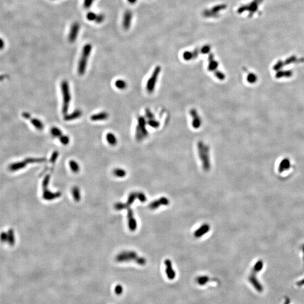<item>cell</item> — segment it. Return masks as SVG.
<instances>
[{"label": "cell", "mask_w": 304, "mask_h": 304, "mask_svg": "<svg viewBox=\"0 0 304 304\" xmlns=\"http://www.w3.org/2000/svg\"><path fill=\"white\" fill-rule=\"evenodd\" d=\"M210 226L207 224H203L200 228H199L194 233V235L196 238H200L204 235L205 234L209 232Z\"/></svg>", "instance_id": "obj_17"}, {"label": "cell", "mask_w": 304, "mask_h": 304, "mask_svg": "<svg viewBox=\"0 0 304 304\" xmlns=\"http://www.w3.org/2000/svg\"><path fill=\"white\" fill-rule=\"evenodd\" d=\"M303 252H304V245H303Z\"/></svg>", "instance_id": "obj_47"}, {"label": "cell", "mask_w": 304, "mask_h": 304, "mask_svg": "<svg viewBox=\"0 0 304 304\" xmlns=\"http://www.w3.org/2000/svg\"><path fill=\"white\" fill-rule=\"evenodd\" d=\"M183 58L185 60H190L192 59H194L193 52H192V51L184 52V53L183 54Z\"/></svg>", "instance_id": "obj_33"}, {"label": "cell", "mask_w": 304, "mask_h": 304, "mask_svg": "<svg viewBox=\"0 0 304 304\" xmlns=\"http://www.w3.org/2000/svg\"><path fill=\"white\" fill-rule=\"evenodd\" d=\"M256 273L252 271L251 275H250L248 278L249 282L251 283V284L253 286V287L255 288V290L257 291L258 292H262L263 291V287L262 285L258 281L256 277Z\"/></svg>", "instance_id": "obj_16"}, {"label": "cell", "mask_w": 304, "mask_h": 304, "mask_svg": "<svg viewBox=\"0 0 304 304\" xmlns=\"http://www.w3.org/2000/svg\"><path fill=\"white\" fill-rule=\"evenodd\" d=\"M4 47V42L3 40L0 38V49H3Z\"/></svg>", "instance_id": "obj_43"}, {"label": "cell", "mask_w": 304, "mask_h": 304, "mask_svg": "<svg viewBox=\"0 0 304 304\" xmlns=\"http://www.w3.org/2000/svg\"><path fill=\"white\" fill-rule=\"evenodd\" d=\"M50 132L52 136L55 138H59L63 135L62 130L57 127H52L51 129Z\"/></svg>", "instance_id": "obj_27"}, {"label": "cell", "mask_w": 304, "mask_h": 304, "mask_svg": "<svg viewBox=\"0 0 304 304\" xmlns=\"http://www.w3.org/2000/svg\"><path fill=\"white\" fill-rule=\"evenodd\" d=\"M92 50V45L90 44H86L82 51L81 56L80 57V61L78 62L77 71L80 76H82L85 74L86 70L87 61L90 55Z\"/></svg>", "instance_id": "obj_2"}, {"label": "cell", "mask_w": 304, "mask_h": 304, "mask_svg": "<svg viewBox=\"0 0 304 304\" xmlns=\"http://www.w3.org/2000/svg\"><path fill=\"white\" fill-rule=\"evenodd\" d=\"M164 263L166 265L165 271H166L167 278L170 280H173L176 276V273L173 268L171 261L169 259H167L165 261Z\"/></svg>", "instance_id": "obj_15"}, {"label": "cell", "mask_w": 304, "mask_h": 304, "mask_svg": "<svg viewBox=\"0 0 304 304\" xmlns=\"http://www.w3.org/2000/svg\"><path fill=\"white\" fill-rule=\"evenodd\" d=\"M30 120V122L33 124V126L35 128H36L37 130H42L44 129V123H42L41 122V121H40V119H37V118H31Z\"/></svg>", "instance_id": "obj_24"}, {"label": "cell", "mask_w": 304, "mask_h": 304, "mask_svg": "<svg viewBox=\"0 0 304 304\" xmlns=\"http://www.w3.org/2000/svg\"><path fill=\"white\" fill-rule=\"evenodd\" d=\"M197 146L198 155L202 162L203 168L204 171H208L211 168L210 148L202 141H199Z\"/></svg>", "instance_id": "obj_1"}, {"label": "cell", "mask_w": 304, "mask_h": 304, "mask_svg": "<svg viewBox=\"0 0 304 304\" xmlns=\"http://www.w3.org/2000/svg\"><path fill=\"white\" fill-rule=\"evenodd\" d=\"M211 281L209 276L207 275L198 276L196 278V282L199 286H204Z\"/></svg>", "instance_id": "obj_22"}, {"label": "cell", "mask_w": 304, "mask_h": 304, "mask_svg": "<svg viewBox=\"0 0 304 304\" xmlns=\"http://www.w3.org/2000/svg\"><path fill=\"white\" fill-rule=\"evenodd\" d=\"M138 0H127V1L131 4H134L137 2Z\"/></svg>", "instance_id": "obj_44"}, {"label": "cell", "mask_w": 304, "mask_h": 304, "mask_svg": "<svg viewBox=\"0 0 304 304\" xmlns=\"http://www.w3.org/2000/svg\"><path fill=\"white\" fill-rule=\"evenodd\" d=\"M6 77H7L6 75H2V76H0V81L4 80L5 78H6Z\"/></svg>", "instance_id": "obj_46"}, {"label": "cell", "mask_w": 304, "mask_h": 304, "mask_svg": "<svg viewBox=\"0 0 304 304\" xmlns=\"http://www.w3.org/2000/svg\"><path fill=\"white\" fill-rule=\"evenodd\" d=\"M62 93L63 96V106L62 113L64 115H67L69 105L71 101V95L69 90V83L67 81L64 80L60 84Z\"/></svg>", "instance_id": "obj_3"}, {"label": "cell", "mask_w": 304, "mask_h": 304, "mask_svg": "<svg viewBox=\"0 0 304 304\" xmlns=\"http://www.w3.org/2000/svg\"><path fill=\"white\" fill-rule=\"evenodd\" d=\"M94 1L95 0H84L83 7L85 8H89L93 5Z\"/></svg>", "instance_id": "obj_36"}, {"label": "cell", "mask_w": 304, "mask_h": 304, "mask_svg": "<svg viewBox=\"0 0 304 304\" xmlns=\"http://www.w3.org/2000/svg\"><path fill=\"white\" fill-rule=\"evenodd\" d=\"M145 118L148 119L146 123L151 127L155 129H157L159 127V122L155 118L154 115L149 109H146L145 110Z\"/></svg>", "instance_id": "obj_10"}, {"label": "cell", "mask_w": 304, "mask_h": 304, "mask_svg": "<svg viewBox=\"0 0 304 304\" xmlns=\"http://www.w3.org/2000/svg\"><path fill=\"white\" fill-rule=\"evenodd\" d=\"M128 219H129V228L131 231H134L136 229L137 223L136 220L134 217V214L132 210L129 209L128 210Z\"/></svg>", "instance_id": "obj_18"}, {"label": "cell", "mask_w": 304, "mask_h": 304, "mask_svg": "<svg viewBox=\"0 0 304 304\" xmlns=\"http://www.w3.org/2000/svg\"><path fill=\"white\" fill-rule=\"evenodd\" d=\"M290 163L289 160L288 159L283 160L279 166V173H282L284 171V170L288 169L290 168Z\"/></svg>", "instance_id": "obj_26"}, {"label": "cell", "mask_w": 304, "mask_h": 304, "mask_svg": "<svg viewBox=\"0 0 304 304\" xmlns=\"http://www.w3.org/2000/svg\"><path fill=\"white\" fill-rule=\"evenodd\" d=\"M59 139L60 143L63 145H68L70 142V139L69 138V136L67 135H65L63 134L61 136H60L59 138Z\"/></svg>", "instance_id": "obj_31"}, {"label": "cell", "mask_w": 304, "mask_h": 304, "mask_svg": "<svg viewBox=\"0 0 304 304\" xmlns=\"http://www.w3.org/2000/svg\"><path fill=\"white\" fill-rule=\"evenodd\" d=\"M106 139L109 144L111 146H115L117 144V139L116 135L112 132L107 133L106 135Z\"/></svg>", "instance_id": "obj_23"}, {"label": "cell", "mask_w": 304, "mask_h": 304, "mask_svg": "<svg viewBox=\"0 0 304 304\" xmlns=\"http://www.w3.org/2000/svg\"><path fill=\"white\" fill-rule=\"evenodd\" d=\"M218 66V63L215 60L214 56L212 54H210L209 57V66L208 69L210 71H215L216 70Z\"/></svg>", "instance_id": "obj_21"}, {"label": "cell", "mask_w": 304, "mask_h": 304, "mask_svg": "<svg viewBox=\"0 0 304 304\" xmlns=\"http://www.w3.org/2000/svg\"><path fill=\"white\" fill-rule=\"evenodd\" d=\"M297 285L298 286H302L304 285V279H303V280L298 282L297 283Z\"/></svg>", "instance_id": "obj_42"}, {"label": "cell", "mask_w": 304, "mask_h": 304, "mask_svg": "<svg viewBox=\"0 0 304 304\" xmlns=\"http://www.w3.org/2000/svg\"><path fill=\"white\" fill-rule=\"evenodd\" d=\"M136 199H139V201L142 202H144L146 201V198L143 193H131L129 196L128 201L126 204L117 203L116 204V209L118 210L126 209L127 206H130V205H131Z\"/></svg>", "instance_id": "obj_6"}, {"label": "cell", "mask_w": 304, "mask_h": 304, "mask_svg": "<svg viewBox=\"0 0 304 304\" xmlns=\"http://www.w3.org/2000/svg\"><path fill=\"white\" fill-rule=\"evenodd\" d=\"M256 77L255 75H254L253 74H250L248 76V78H247V80L250 83H253L255 82L256 81Z\"/></svg>", "instance_id": "obj_39"}, {"label": "cell", "mask_w": 304, "mask_h": 304, "mask_svg": "<svg viewBox=\"0 0 304 304\" xmlns=\"http://www.w3.org/2000/svg\"><path fill=\"white\" fill-rule=\"evenodd\" d=\"M113 174L117 177H122L125 176V175H126V172L124 170H123L122 168H117L114 170Z\"/></svg>", "instance_id": "obj_30"}, {"label": "cell", "mask_w": 304, "mask_h": 304, "mask_svg": "<svg viewBox=\"0 0 304 304\" xmlns=\"http://www.w3.org/2000/svg\"><path fill=\"white\" fill-rule=\"evenodd\" d=\"M46 160L45 158H28L25 160V162L27 163H41Z\"/></svg>", "instance_id": "obj_34"}, {"label": "cell", "mask_w": 304, "mask_h": 304, "mask_svg": "<svg viewBox=\"0 0 304 304\" xmlns=\"http://www.w3.org/2000/svg\"><path fill=\"white\" fill-rule=\"evenodd\" d=\"M58 155H59V153L57 151H55V152H54L51 156V162L52 163H54L56 161V160L58 158Z\"/></svg>", "instance_id": "obj_38"}, {"label": "cell", "mask_w": 304, "mask_h": 304, "mask_svg": "<svg viewBox=\"0 0 304 304\" xmlns=\"http://www.w3.org/2000/svg\"><path fill=\"white\" fill-rule=\"evenodd\" d=\"M115 86L119 90H124L127 86V83L124 80L122 79L117 80L115 82Z\"/></svg>", "instance_id": "obj_25"}, {"label": "cell", "mask_w": 304, "mask_h": 304, "mask_svg": "<svg viewBox=\"0 0 304 304\" xmlns=\"http://www.w3.org/2000/svg\"><path fill=\"white\" fill-rule=\"evenodd\" d=\"M139 257L135 252H124V253L118 255L117 257V260L119 262H126L131 260H135L137 262Z\"/></svg>", "instance_id": "obj_7"}, {"label": "cell", "mask_w": 304, "mask_h": 304, "mask_svg": "<svg viewBox=\"0 0 304 304\" xmlns=\"http://www.w3.org/2000/svg\"><path fill=\"white\" fill-rule=\"evenodd\" d=\"M132 16L133 14L132 11L128 10H126L124 14H123V21H122V25L123 28L125 30H128L130 29L131 25V22L132 19Z\"/></svg>", "instance_id": "obj_12"}, {"label": "cell", "mask_w": 304, "mask_h": 304, "mask_svg": "<svg viewBox=\"0 0 304 304\" xmlns=\"http://www.w3.org/2000/svg\"><path fill=\"white\" fill-rule=\"evenodd\" d=\"M123 291V288L122 286L120 284L117 285L115 288V292L116 295H121L122 294Z\"/></svg>", "instance_id": "obj_35"}, {"label": "cell", "mask_w": 304, "mask_h": 304, "mask_svg": "<svg viewBox=\"0 0 304 304\" xmlns=\"http://www.w3.org/2000/svg\"><path fill=\"white\" fill-rule=\"evenodd\" d=\"M210 50H211L210 46L208 45H204V46H203L201 50V51L203 54H206L209 53L210 52Z\"/></svg>", "instance_id": "obj_37"}, {"label": "cell", "mask_w": 304, "mask_h": 304, "mask_svg": "<svg viewBox=\"0 0 304 304\" xmlns=\"http://www.w3.org/2000/svg\"><path fill=\"white\" fill-rule=\"evenodd\" d=\"M226 8V5H218L214 7H212L211 10H206L203 12V15L206 17H217L218 16V13Z\"/></svg>", "instance_id": "obj_9"}, {"label": "cell", "mask_w": 304, "mask_h": 304, "mask_svg": "<svg viewBox=\"0 0 304 304\" xmlns=\"http://www.w3.org/2000/svg\"><path fill=\"white\" fill-rule=\"evenodd\" d=\"M82 115V112L80 109H77L73 111L72 113L69 115H66L64 117V120L65 121H71L80 118Z\"/></svg>", "instance_id": "obj_19"}, {"label": "cell", "mask_w": 304, "mask_h": 304, "mask_svg": "<svg viewBox=\"0 0 304 304\" xmlns=\"http://www.w3.org/2000/svg\"><path fill=\"white\" fill-rule=\"evenodd\" d=\"M190 115L192 117V126L194 129H198L202 124V119L196 109H193L190 111Z\"/></svg>", "instance_id": "obj_11"}, {"label": "cell", "mask_w": 304, "mask_h": 304, "mask_svg": "<svg viewBox=\"0 0 304 304\" xmlns=\"http://www.w3.org/2000/svg\"><path fill=\"white\" fill-rule=\"evenodd\" d=\"M160 66H157L152 73L151 76L148 80L146 85V90L148 93L151 94L154 92L156 85L157 82V80L158 78L159 73H160Z\"/></svg>", "instance_id": "obj_5"}, {"label": "cell", "mask_w": 304, "mask_h": 304, "mask_svg": "<svg viewBox=\"0 0 304 304\" xmlns=\"http://www.w3.org/2000/svg\"><path fill=\"white\" fill-rule=\"evenodd\" d=\"M80 30V24L78 22L73 23L69 30L68 35V40L71 43H73L76 41Z\"/></svg>", "instance_id": "obj_8"}, {"label": "cell", "mask_w": 304, "mask_h": 304, "mask_svg": "<svg viewBox=\"0 0 304 304\" xmlns=\"http://www.w3.org/2000/svg\"><path fill=\"white\" fill-rule=\"evenodd\" d=\"M146 123L145 117L142 116L139 117L135 132V137L138 141L143 140L148 136V132L146 129Z\"/></svg>", "instance_id": "obj_4"}, {"label": "cell", "mask_w": 304, "mask_h": 304, "mask_svg": "<svg viewBox=\"0 0 304 304\" xmlns=\"http://www.w3.org/2000/svg\"><path fill=\"white\" fill-rule=\"evenodd\" d=\"M109 115L107 112H102L91 116L90 119L92 121H100L106 120L108 118Z\"/></svg>", "instance_id": "obj_20"}, {"label": "cell", "mask_w": 304, "mask_h": 304, "mask_svg": "<svg viewBox=\"0 0 304 304\" xmlns=\"http://www.w3.org/2000/svg\"><path fill=\"white\" fill-rule=\"evenodd\" d=\"M170 203V201L166 197H161L157 200L151 203L149 205V208L151 210H156L159 208L160 206H167Z\"/></svg>", "instance_id": "obj_14"}, {"label": "cell", "mask_w": 304, "mask_h": 304, "mask_svg": "<svg viewBox=\"0 0 304 304\" xmlns=\"http://www.w3.org/2000/svg\"><path fill=\"white\" fill-rule=\"evenodd\" d=\"M290 299L288 298V297H286V300H285V302H284V304H290Z\"/></svg>", "instance_id": "obj_45"}, {"label": "cell", "mask_w": 304, "mask_h": 304, "mask_svg": "<svg viewBox=\"0 0 304 304\" xmlns=\"http://www.w3.org/2000/svg\"><path fill=\"white\" fill-rule=\"evenodd\" d=\"M22 116L24 118L26 119H31V116L30 115L27 113V112H23L22 113Z\"/></svg>", "instance_id": "obj_41"}, {"label": "cell", "mask_w": 304, "mask_h": 304, "mask_svg": "<svg viewBox=\"0 0 304 304\" xmlns=\"http://www.w3.org/2000/svg\"><path fill=\"white\" fill-rule=\"evenodd\" d=\"M215 76L218 80H224L225 77L224 74L220 71H216L215 72Z\"/></svg>", "instance_id": "obj_40"}, {"label": "cell", "mask_w": 304, "mask_h": 304, "mask_svg": "<svg viewBox=\"0 0 304 304\" xmlns=\"http://www.w3.org/2000/svg\"><path fill=\"white\" fill-rule=\"evenodd\" d=\"M73 195L74 196V198L76 201H78L80 200V190L77 188L75 187L72 190Z\"/></svg>", "instance_id": "obj_32"}, {"label": "cell", "mask_w": 304, "mask_h": 304, "mask_svg": "<svg viewBox=\"0 0 304 304\" xmlns=\"http://www.w3.org/2000/svg\"><path fill=\"white\" fill-rule=\"evenodd\" d=\"M262 268H263V262L261 260L258 261L254 265L252 271L257 273L261 271V270L262 269Z\"/></svg>", "instance_id": "obj_29"}, {"label": "cell", "mask_w": 304, "mask_h": 304, "mask_svg": "<svg viewBox=\"0 0 304 304\" xmlns=\"http://www.w3.org/2000/svg\"><path fill=\"white\" fill-rule=\"evenodd\" d=\"M86 18L89 21H93L96 23L100 24L104 22L105 19V16L103 14H96L95 13L90 11L86 15Z\"/></svg>", "instance_id": "obj_13"}, {"label": "cell", "mask_w": 304, "mask_h": 304, "mask_svg": "<svg viewBox=\"0 0 304 304\" xmlns=\"http://www.w3.org/2000/svg\"><path fill=\"white\" fill-rule=\"evenodd\" d=\"M69 166L72 170L73 172L74 173H77L80 171V166L77 163V162L75 160H71L69 161Z\"/></svg>", "instance_id": "obj_28"}]
</instances>
